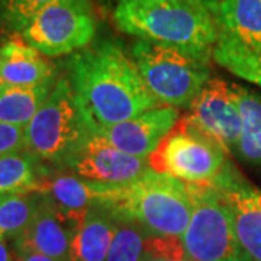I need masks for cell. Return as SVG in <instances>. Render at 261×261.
<instances>
[{"instance_id": "1", "label": "cell", "mask_w": 261, "mask_h": 261, "mask_svg": "<svg viewBox=\"0 0 261 261\" xmlns=\"http://www.w3.org/2000/svg\"><path fill=\"white\" fill-rule=\"evenodd\" d=\"M70 83L94 126H111L163 106L145 86L125 49L102 41L70 58Z\"/></svg>"}, {"instance_id": "2", "label": "cell", "mask_w": 261, "mask_h": 261, "mask_svg": "<svg viewBox=\"0 0 261 261\" xmlns=\"http://www.w3.org/2000/svg\"><path fill=\"white\" fill-rule=\"evenodd\" d=\"M113 19L125 34L203 54L221 34L215 0H121Z\"/></svg>"}, {"instance_id": "3", "label": "cell", "mask_w": 261, "mask_h": 261, "mask_svg": "<svg viewBox=\"0 0 261 261\" xmlns=\"http://www.w3.org/2000/svg\"><path fill=\"white\" fill-rule=\"evenodd\" d=\"M115 216L137 224L147 235L181 237L193 212L187 183L149 170L128 185H118L103 205Z\"/></svg>"}, {"instance_id": "4", "label": "cell", "mask_w": 261, "mask_h": 261, "mask_svg": "<svg viewBox=\"0 0 261 261\" xmlns=\"http://www.w3.org/2000/svg\"><path fill=\"white\" fill-rule=\"evenodd\" d=\"M94 129L71 83L60 79L25 126V151L38 161L70 168Z\"/></svg>"}, {"instance_id": "5", "label": "cell", "mask_w": 261, "mask_h": 261, "mask_svg": "<svg viewBox=\"0 0 261 261\" xmlns=\"http://www.w3.org/2000/svg\"><path fill=\"white\" fill-rule=\"evenodd\" d=\"M211 56L147 39H138L130 54L151 94L176 109L190 108L211 79Z\"/></svg>"}, {"instance_id": "6", "label": "cell", "mask_w": 261, "mask_h": 261, "mask_svg": "<svg viewBox=\"0 0 261 261\" xmlns=\"http://www.w3.org/2000/svg\"><path fill=\"white\" fill-rule=\"evenodd\" d=\"M193 212L181 243L189 261H250L237 240L231 211L214 181L190 185Z\"/></svg>"}, {"instance_id": "7", "label": "cell", "mask_w": 261, "mask_h": 261, "mask_svg": "<svg viewBox=\"0 0 261 261\" xmlns=\"http://www.w3.org/2000/svg\"><path fill=\"white\" fill-rule=\"evenodd\" d=\"M225 151L207 138L189 118H183L148 157L151 170L183 183L200 185L219 177L225 170Z\"/></svg>"}, {"instance_id": "8", "label": "cell", "mask_w": 261, "mask_h": 261, "mask_svg": "<svg viewBox=\"0 0 261 261\" xmlns=\"http://www.w3.org/2000/svg\"><path fill=\"white\" fill-rule=\"evenodd\" d=\"M90 0H56L38 12L18 35L47 57L74 54L94 37Z\"/></svg>"}, {"instance_id": "9", "label": "cell", "mask_w": 261, "mask_h": 261, "mask_svg": "<svg viewBox=\"0 0 261 261\" xmlns=\"http://www.w3.org/2000/svg\"><path fill=\"white\" fill-rule=\"evenodd\" d=\"M189 121L207 138L228 152L241 135V118L233 100L231 84L209 79L190 105Z\"/></svg>"}, {"instance_id": "10", "label": "cell", "mask_w": 261, "mask_h": 261, "mask_svg": "<svg viewBox=\"0 0 261 261\" xmlns=\"http://www.w3.org/2000/svg\"><path fill=\"white\" fill-rule=\"evenodd\" d=\"M70 170L99 183L128 185L145 176L151 167L148 159L126 154L94 132L75 155Z\"/></svg>"}, {"instance_id": "11", "label": "cell", "mask_w": 261, "mask_h": 261, "mask_svg": "<svg viewBox=\"0 0 261 261\" xmlns=\"http://www.w3.org/2000/svg\"><path fill=\"white\" fill-rule=\"evenodd\" d=\"M177 121L176 108L159 106L111 126H96L94 132L126 154L148 159L176 128Z\"/></svg>"}, {"instance_id": "12", "label": "cell", "mask_w": 261, "mask_h": 261, "mask_svg": "<svg viewBox=\"0 0 261 261\" xmlns=\"http://www.w3.org/2000/svg\"><path fill=\"white\" fill-rule=\"evenodd\" d=\"M214 183L231 211L235 235L244 254L250 261H261V190L228 170Z\"/></svg>"}, {"instance_id": "13", "label": "cell", "mask_w": 261, "mask_h": 261, "mask_svg": "<svg viewBox=\"0 0 261 261\" xmlns=\"http://www.w3.org/2000/svg\"><path fill=\"white\" fill-rule=\"evenodd\" d=\"M118 185H106L80 177L77 174H57L44 178L38 193H42L57 211L77 226L96 207L103 206Z\"/></svg>"}, {"instance_id": "14", "label": "cell", "mask_w": 261, "mask_h": 261, "mask_svg": "<svg viewBox=\"0 0 261 261\" xmlns=\"http://www.w3.org/2000/svg\"><path fill=\"white\" fill-rule=\"evenodd\" d=\"M74 226L57 211L48 197L39 193L38 209L29 225L13 238L16 251H37L58 260L70 261V244Z\"/></svg>"}, {"instance_id": "15", "label": "cell", "mask_w": 261, "mask_h": 261, "mask_svg": "<svg viewBox=\"0 0 261 261\" xmlns=\"http://www.w3.org/2000/svg\"><path fill=\"white\" fill-rule=\"evenodd\" d=\"M54 77L56 64L18 34L0 47V84L29 87L54 82Z\"/></svg>"}, {"instance_id": "16", "label": "cell", "mask_w": 261, "mask_h": 261, "mask_svg": "<svg viewBox=\"0 0 261 261\" xmlns=\"http://www.w3.org/2000/svg\"><path fill=\"white\" fill-rule=\"evenodd\" d=\"M116 221L103 206L93 207L73 229L70 261H106Z\"/></svg>"}, {"instance_id": "17", "label": "cell", "mask_w": 261, "mask_h": 261, "mask_svg": "<svg viewBox=\"0 0 261 261\" xmlns=\"http://www.w3.org/2000/svg\"><path fill=\"white\" fill-rule=\"evenodd\" d=\"M218 18L222 31L247 48L261 51V0H222Z\"/></svg>"}, {"instance_id": "18", "label": "cell", "mask_w": 261, "mask_h": 261, "mask_svg": "<svg viewBox=\"0 0 261 261\" xmlns=\"http://www.w3.org/2000/svg\"><path fill=\"white\" fill-rule=\"evenodd\" d=\"M54 86V82L29 87L0 84V121L25 128L47 100Z\"/></svg>"}, {"instance_id": "19", "label": "cell", "mask_w": 261, "mask_h": 261, "mask_svg": "<svg viewBox=\"0 0 261 261\" xmlns=\"http://www.w3.org/2000/svg\"><path fill=\"white\" fill-rule=\"evenodd\" d=\"M233 100L241 118L238 154L252 164H261V96L240 84H231Z\"/></svg>"}, {"instance_id": "20", "label": "cell", "mask_w": 261, "mask_h": 261, "mask_svg": "<svg viewBox=\"0 0 261 261\" xmlns=\"http://www.w3.org/2000/svg\"><path fill=\"white\" fill-rule=\"evenodd\" d=\"M39 161L27 151L0 157V193H35L42 186Z\"/></svg>"}, {"instance_id": "21", "label": "cell", "mask_w": 261, "mask_h": 261, "mask_svg": "<svg viewBox=\"0 0 261 261\" xmlns=\"http://www.w3.org/2000/svg\"><path fill=\"white\" fill-rule=\"evenodd\" d=\"M212 57L232 74L261 87V51L247 48L221 29Z\"/></svg>"}, {"instance_id": "22", "label": "cell", "mask_w": 261, "mask_h": 261, "mask_svg": "<svg viewBox=\"0 0 261 261\" xmlns=\"http://www.w3.org/2000/svg\"><path fill=\"white\" fill-rule=\"evenodd\" d=\"M39 203V193L0 195V240L16 238L32 221Z\"/></svg>"}, {"instance_id": "23", "label": "cell", "mask_w": 261, "mask_h": 261, "mask_svg": "<svg viewBox=\"0 0 261 261\" xmlns=\"http://www.w3.org/2000/svg\"><path fill=\"white\" fill-rule=\"evenodd\" d=\"M115 233L106 261H141L145 252L147 233L126 218L115 216Z\"/></svg>"}, {"instance_id": "24", "label": "cell", "mask_w": 261, "mask_h": 261, "mask_svg": "<svg viewBox=\"0 0 261 261\" xmlns=\"http://www.w3.org/2000/svg\"><path fill=\"white\" fill-rule=\"evenodd\" d=\"M56 0H0V23L19 34L31 19Z\"/></svg>"}, {"instance_id": "25", "label": "cell", "mask_w": 261, "mask_h": 261, "mask_svg": "<svg viewBox=\"0 0 261 261\" xmlns=\"http://www.w3.org/2000/svg\"><path fill=\"white\" fill-rule=\"evenodd\" d=\"M25 151V128L0 121V157Z\"/></svg>"}, {"instance_id": "26", "label": "cell", "mask_w": 261, "mask_h": 261, "mask_svg": "<svg viewBox=\"0 0 261 261\" xmlns=\"http://www.w3.org/2000/svg\"><path fill=\"white\" fill-rule=\"evenodd\" d=\"M15 261H63L49 257L37 251H16L15 250Z\"/></svg>"}, {"instance_id": "27", "label": "cell", "mask_w": 261, "mask_h": 261, "mask_svg": "<svg viewBox=\"0 0 261 261\" xmlns=\"http://www.w3.org/2000/svg\"><path fill=\"white\" fill-rule=\"evenodd\" d=\"M0 261H15V248H10L8 240H0Z\"/></svg>"}, {"instance_id": "28", "label": "cell", "mask_w": 261, "mask_h": 261, "mask_svg": "<svg viewBox=\"0 0 261 261\" xmlns=\"http://www.w3.org/2000/svg\"><path fill=\"white\" fill-rule=\"evenodd\" d=\"M141 261H189V260H178V258H171V257H159V255H152L144 252Z\"/></svg>"}, {"instance_id": "29", "label": "cell", "mask_w": 261, "mask_h": 261, "mask_svg": "<svg viewBox=\"0 0 261 261\" xmlns=\"http://www.w3.org/2000/svg\"><path fill=\"white\" fill-rule=\"evenodd\" d=\"M118 2H121V0H118Z\"/></svg>"}, {"instance_id": "30", "label": "cell", "mask_w": 261, "mask_h": 261, "mask_svg": "<svg viewBox=\"0 0 261 261\" xmlns=\"http://www.w3.org/2000/svg\"><path fill=\"white\" fill-rule=\"evenodd\" d=\"M0 195H2V193H0Z\"/></svg>"}]
</instances>
